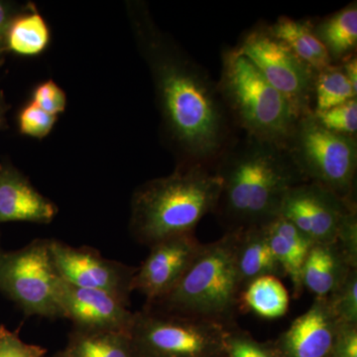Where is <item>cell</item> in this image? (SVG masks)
Instances as JSON below:
<instances>
[{
	"label": "cell",
	"mask_w": 357,
	"mask_h": 357,
	"mask_svg": "<svg viewBox=\"0 0 357 357\" xmlns=\"http://www.w3.org/2000/svg\"><path fill=\"white\" fill-rule=\"evenodd\" d=\"M352 269L337 243H314L302 269L303 289L314 298H328L345 280Z\"/></svg>",
	"instance_id": "obj_16"
},
{
	"label": "cell",
	"mask_w": 357,
	"mask_h": 357,
	"mask_svg": "<svg viewBox=\"0 0 357 357\" xmlns=\"http://www.w3.org/2000/svg\"><path fill=\"white\" fill-rule=\"evenodd\" d=\"M220 190L222 181L215 171L202 167H176L171 175L147 181L131 198V234L151 248L164 239L192 234L215 211Z\"/></svg>",
	"instance_id": "obj_3"
},
{
	"label": "cell",
	"mask_w": 357,
	"mask_h": 357,
	"mask_svg": "<svg viewBox=\"0 0 357 357\" xmlns=\"http://www.w3.org/2000/svg\"><path fill=\"white\" fill-rule=\"evenodd\" d=\"M57 119L58 116L44 112L30 100L18 114V128L23 135L35 139H43L53 130Z\"/></svg>",
	"instance_id": "obj_28"
},
{
	"label": "cell",
	"mask_w": 357,
	"mask_h": 357,
	"mask_svg": "<svg viewBox=\"0 0 357 357\" xmlns=\"http://www.w3.org/2000/svg\"><path fill=\"white\" fill-rule=\"evenodd\" d=\"M335 243L351 266L357 268V208L349 211L344 215L338 229Z\"/></svg>",
	"instance_id": "obj_31"
},
{
	"label": "cell",
	"mask_w": 357,
	"mask_h": 357,
	"mask_svg": "<svg viewBox=\"0 0 357 357\" xmlns=\"http://www.w3.org/2000/svg\"><path fill=\"white\" fill-rule=\"evenodd\" d=\"M69 340L93 357H136L129 333H83L72 331Z\"/></svg>",
	"instance_id": "obj_24"
},
{
	"label": "cell",
	"mask_w": 357,
	"mask_h": 357,
	"mask_svg": "<svg viewBox=\"0 0 357 357\" xmlns=\"http://www.w3.org/2000/svg\"><path fill=\"white\" fill-rule=\"evenodd\" d=\"M31 102L44 112L58 116L67 107V95L56 82L47 79L37 84L33 89Z\"/></svg>",
	"instance_id": "obj_29"
},
{
	"label": "cell",
	"mask_w": 357,
	"mask_h": 357,
	"mask_svg": "<svg viewBox=\"0 0 357 357\" xmlns=\"http://www.w3.org/2000/svg\"><path fill=\"white\" fill-rule=\"evenodd\" d=\"M331 357H357V325L340 324Z\"/></svg>",
	"instance_id": "obj_32"
},
{
	"label": "cell",
	"mask_w": 357,
	"mask_h": 357,
	"mask_svg": "<svg viewBox=\"0 0 357 357\" xmlns=\"http://www.w3.org/2000/svg\"><path fill=\"white\" fill-rule=\"evenodd\" d=\"M312 30L323 45L333 64L338 65L356 55L357 48V2L319 20H312Z\"/></svg>",
	"instance_id": "obj_19"
},
{
	"label": "cell",
	"mask_w": 357,
	"mask_h": 357,
	"mask_svg": "<svg viewBox=\"0 0 357 357\" xmlns=\"http://www.w3.org/2000/svg\"><path fill=\"white\" fill-rule=\"evenodd\" d=\"M236 232H225L201 251L177 285L165 297L145 305L172 314L236 326L241 284L236 261Z\"/></svg>",
	"instance_id": "obj_4"
},
{
	"label": "cell",
	"mask_w": 357,
	"mask_h": 357,
	"mask_svg": "<svg viewBox=\"0 0 357 357\" xmlns=\"http://www.w3.org/2000/svg\"><path fill=\"white\" fill-rule=\"evenodd\" d=\"M50 250L61 279L77 287L112 294L128 306L137 268L107 259L96 249L74 248L56 239H50Z\"/></svg>",
	"instance_id": "obj_10"
},
{
	"label": "cell",
	"mask_w": 357,
	"mask_h": 357,
	"mask_svg": "<svg viewBox=\"0 0 357 357\" xmlns=\"http://www.w3.org/2000/svg\"><path fill=\"white\" fill-rule=\"evenodd\" d=\"M227 328L144 306L129 331L136 357H222Z\"/></svg>",
	"instance_id": "obj_7"
},
{
	"label": "cell",
	"mask_w": 357,
	"mask_h": 357,
	"mask_svg": "<svg viewBox=\"0 0 357 357\" xmlns=\"http://www.w3.org/2000/svg\"><path fill=\"white\" fill-rule=\"evenodd\" d=\"M50 42L51 31L46 20L35 4L27 3L24 10L14 18L9 28L8 52L23 57H35L43 53Z\"/></svg>",
	"instance_id": "obj_22"
},
{
	"label": "cell",
	"mask_w": 357,
	"mask_h": 357,
	"mask_svg": "<svg viewBox=\"0 0 357 357\" xmlns=\"http://www.w3.org/2000/svg\"><path fill=\"white\" fill-rule=\"evenodd\" d=\"M285 149L307 182L356 204V138L328 130L312 112L298 119Z\"/></svg>",
	"instance_id": "obj_6"
},
{
	"label": "cell",
	"mask_w": 357,
	"mask_h": 357,
	"mask_svg": "<svg viewBox=\"0 0 357 357\" xmlns=\"http://www.w3.org/2000/svg\"><path fill=\"white\" fill-rule=\"evenodd\" d=\"M10 109V105L6 102V96L2 91H0V131L6 128L7 112ZM1 167V163H0Z\"/></svg>",
	"instance_id": "obj_35"
},
{
	"label": "cell",
	"mask_w": 357,
	"mask_h": 357,
	"mask_svg": "<svg viewBox=\"0 0 357 357\" xmlns=\"http://www.w3.org/2000/svg\"><path fill=\"white\" fill-rule=\"evenodd\" d=\"M356 208V204L344 201L323 185L305 182L289 190L279 217L295 225L314 243H335L344 215Z\"/></svg>",
	"instance_id": "obj_11"
},
{
	"label": "cell",
	"mask_w": 357,
	"mask_h": 357,
	"mask_svg": "<svg viewBox=\"0 0 357 357\" xmlns=\"http://www.w3.org/2000/svg\"><path fill=\"white\" fill-rule=\"evenodd\" d=\"M340 325L326 298H314L309 310L282 333L276 345L279 356H332Z\"/></svg>",
	"instance_id": "obj_14"
},
{
	"label": "cell",
	"mask_w": 357,
	"mask_h": 357,
	"mask_svg": "<svg viewBox=\"0 0 357 357\" xmlns=\"http://www.w3.org/2000/svg\"><path fill=\"white\" fill-rule=\"evenodd\" d=\"M225 356L227 357H280L274 349L253 340L248 333L237 328H227L225 337Z\"/></svg>",
	"instance_id": "obj_26"
},
{
	"label": "cell",
	"mask_w": 357,
	"mask_h": 357,
	"mask_svg": "<svg viewBox=\"0 0 357 357\" xmlns=\"http://www.w3.org/2000/svg\"><path fill=\"white\" fill-rule=\"evenodd\" d=\"M326 299L338 323L357 325V269H352L344 283Z\"/></svg>",
	"instance_id": "obj_25"
},
{
	"label": "cell",
	"mask_w": 357,
	"mask_h": 357,
	"mask_svg": "<svg viewBox=\"0 0 357 357\" xmlns=\"http://www.w3.org/2000/svg\"><path fill=\"white\" fill-rule=\"evenodd\" d=\"M128 7L134 38L153 82L164 141L176 167L213 171L237 135L218 83L160 29L147 4L130 1Z\"/></svg>",
	"instance_id": "obj_1"
},
{
	"label": "cell",
	"mask_w": 357,
	"mask_h": 357,
	"mask_svg": "<svg viewBox=\"0 0 357 357\" xmlns=\"http://www.w3.org/2000/svg\"><path fill=\"white\" fill-rule=\"evenodd\" d=\"M58 213L53 202L37 191L24 174L11 163L0 167V223H50Z\"/></svg>",
	"instance_id": "obj_15"
},
{
	"label": "cell",
	"mask_w": 357,
	"mask_h": 357,
	"mask_svg": "<svg viewBox=\"0 0 357 357\" xmlns=\"http://www.w3.org/2000/svg\"><path fill=\"white\" fill-rule=\"evenodd\" d=\"M289 306L288 290L275 276L259 277L239 293V312H253L260 318L274 319L285 316Z\"/></svg>",
	"instance_id": "obj_20"
},
{
	"label": "cell",
	"mask_w": 357,
	"mask_h": 357,
	"mask_svg": "<svg viewBox=\"0 0 357 357\" xmlns=\"http://www.w3.org/2000/svg\"><path fill=\"white\" fill-rule=\"evenodd\" d=\"M236 268L243 289L259 277H286L270 248L265 225L236 231Z\"/></svg>",
	"instance_id": "obj_18"
},
{
	"label": "cell",
	"mask_w": 357,
	"mask_h": 357,
	"mask_svg": "<svg viewBox=\"0 0 357 357\" xmlns=\"http://www.w3.org/2000/svg\"><path fill=\"white\" fill-rule=\"evenodd\" d=\"M1 251H2L1 245H0V253H1Z\"/></svg>",
	"instance_id": "obj_37"
},
{
	"label": "cell",
	"mask_w": 357,
	"mask_h": 357,
	"mask_svg": "<svg viewBox=\"0 0 357 357\" xmlns=\"http://www.w3.org/2000/svg\"><path fill=\"white\" fill-rule=\"evenodd\" d=\"M314 115L319 123L328 130L340 135L356 138L357 98H352L323 114Z\"/></svg>",
	"instance_id": "obj_27"
},
{
	"label": "cell",
	"mask_w": 357,
	"mask_h": 357,
	"mask_svg": "<svg viewBox=\"0 0 357 357\" xmlns=\"http://www.w3.org/2000/svg\"><path fill=\"white\" fill-rule=\"evenodd\" d=\"M27 4L14 3V2L2 1L0 0V65L3 63L7 49V35L14 18L22 13Z\"/></svg>",
	"instance_id": "obj_33"
},
{
	"label": "cell",
	"mask_w": 357,
	"mask_h": 357,
	"mask_svg": "<svg viewBox=\"0 0 357 357\" xmlns=\"http://www.w3.org/2000/svg\"><path fill=\"white\" fill-rule=\"evenodd\" d=\"M60 280L50 239H35L24 248L0 253V292L27 317L64 318L58 300Z\"/></svg>",
	"instance_id": "obj_8"
},
{
	"label": "cell",
	"mask_w": 357,
	"mask_h": 357,
	"mask_svg": "<svg viewBox=\"0 0 357 357\" xmlns=\"http://www.w3.org/2000/svg\"><path fill=\"white\" fill-rule=\"evenodd\" d=\"M58 300L63 316L72 321L75 332L129 333L130 331L134 312L112 294L77 287L61 279Z\"/></svg>",
	"instance_id": "obj_13"
},
{
	"label": "cell",
	"mask_w": 357,
	"mask_h": 357,
	"mask_svg": "<svg viewBox=\"0 0 357 357\" xmlns=\"http://www.w3.org/2000/svg\"><path fill=\"white\" fill-rule=\"evenodd\" d=\"M203 243L192 234L170 237L150 248L146 259L136 270L132 290L146 298V305L165 297L196 259Z\"/></svg>",
	"instance_id": "obj_12"
},
{
	"label": "cell",
	"mask_w": 357,
	"mask_h": 357,
	"mask_svg": "<svg viewBox=\"0 0 357 357\" xmlns=\"http://www.w3.org/2000/svg\"><path fill=\"white\" fill-rule=\"evenodd\" d=\"M46 352L40 345L26 344L20 333L0 325V357H44Z\"/></svg>",
	"instance_id": "obj_30"
},
{
	"label": "cell",
	"mask_w": 357,
	"mask_h": 357,
	"mask_svg": "<svg viewBox=\"0 0 357 357\" xmlns=\"http://www.w3.org/2000/svg\"><path fill=\"white\" fill-rule=\"evenodd\" d=\"M342 72L344 76L347 77V81L349 82L352 89L357 91V58L356 55L347 58L344 62L340 63Z\"/></svg>",
	"instance_id": "obj_34"
},
{
	"label": "cell",
	"mask_w": 357,
	"mask_h": 357,
	"mask_svg": "<svg viewBox=\"0 0 357 357\" xmlns=\"http://www.w3.org/2000/svg\"><path fill=\"white\" fill-rule=\"evenodd\" d=\"M236 50L250 60L265 79L293 105L299 117L312 114L317 70L259 23L241 37Z\"/></svg>",
	"instance_id": "obj_9"
},
{
	"label": "cell",
	"mask_w": 357,
	"mask_h": 357,
	"mask_svg": "<svg viewBox=\"0 0 357 357\" xmlns=\"http://www.w3.org/2000/svg\"><path fill=\"white\" fill-rule=\"evenodd\" d=\"M53 357H68V356H66L64 351H59L58 354H56L55 356H54Z\"/></svg>",
	"instance_id": "obj_36"
},
{
	"label": "cell",
	"mask_w": 357,
	"mask_h": 357,
	"mask_svg": "<svg viewBox=\"0 0 357 357\" xmlns=\"http://www.w3.org/2000/svg\"><path fill=\"white\" fill-rule=\"evenodd\" d=\"M265 227L272 252L285 276L292 282L293 295L298 299L304 292L303 265L314 243L295 225L281 217L265 223Z\"/></svg>",
	"instance_id": "obj_17"
},
{
	"label": "cell",
	"mask_w": 357,
	"mask_h": 357,
	"mask_svg": "<svg viewBox=\"0 0 357 357\" xmlns=\"http://www.w3.org/2000/svg\"><path fill=\"white\" fill-rule=\"evenodd\" d=\"M269 28L277 38L317 72L333 65L323 45L312 33L311 20H294L281 16Z\"/></svg>",
	"instance_id": "obj_21"
},
{
	"label": "cell",
	"mask_w": 357,
	"mask_h": 357,
	"mask_svg": "<svg viewBox=\"0 0 357 357\" xmlns=\"http://www.w3.org/2000/svg\"><path fill=\"white\" fill-rule=\"evenodd\" d=\"M352 98H357V91L352 89L347 81L340 65H330L317 72L312 96V114H323Z\"/></svg>",
	"instance_id": "obj_23"
},
{
	"label": "cell",
	"mask_w": 357,
	"mask_h": 357,
	"mask_svg": "<svg viewBox=\"0 0 357 357\" xmlns=\"http://www.w3.org/2000/svg\"><path fill=\"white\" fill-rule=\"evenodd\" d=\"M218 86L236 130L285 148L299 115L287 98L236 48L222 51Z\"/></svg>",
	"instance_id": "obj_5"
},
{
	"label": "cell",
	"mask_w": 357,
	"mask_h": 357,
	"mask_svg": "<svg viewBox=\"0 0 357 357\" xmlns=\"http://www.w3.org/2000/svg\"><path fill=\"white\" fill-rule=\"evenodd\" d=\"M213 171L222 181L213 213L227 232L271 222L289 190L307 182L285 148L246 134L236 135Z\"/></svg>",
	"instance_id": "obj_2"
}]
</instances>
